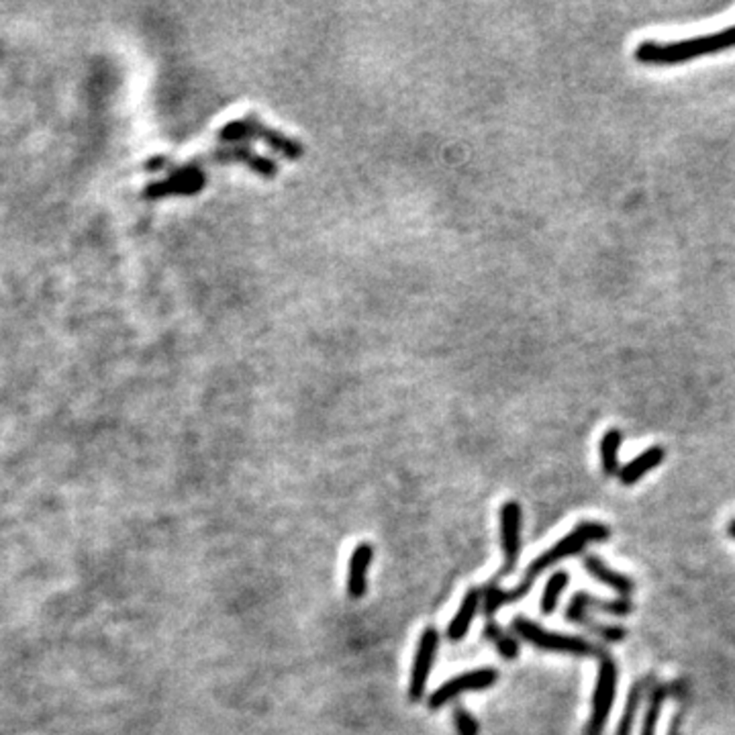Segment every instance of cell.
<instances>
[{
    "mask_svg": "<svg viewBox=\"0 0 735 735\" xmlns=\"http://www.w3.org/2000/svg\"><path fill=\"white\" fill-rule=\"evenodd\" d=\"M731 47H735V25L728 29L709 33V35L674 41V44L643 41V44L635 47L633 57L646 65H676L695 60V57L721 54Z\"/></svg>",
    "mask_w": 735,
    "mask_h": 735,
    "instance_id": "obj_1",
    "label": "cell"
},
{
    "mask_svg": "<svg viewBox=\"0 0 735 735\" xmlns=\"http://www.w3.org/2000/svg\"><path fill=\"white\" fill-rule=\"evenodd\" d=\"M611 535L609 527L605 523H599V521H582L581 525L576 527L574 531H570L568 535H564L556 546H551L550 550H546L541 553L540 558H535L530 568H527V574H525V581L513 589L511 592H505V605L507 602H515L519 599H523L527 592L531 591V584L535 581V576L541 574L543 570H548L550 566L558 564V561L566 560L570 556H574V553L582 551L589 543H599V541H605Z\"/></svg>",
    "mask_w": 735,
    "mask_h": 735,
    "instance_id": "obj_2",
    "label": "cell"
},
{
    "mask_svg": "<svg viewBox=\"0 0 735 735\" xmlns=\"http://www.w3.org/2000/svg\"><path fill=\"white\" fill-rule=\"evenodd\" d=\"M252 139H262V142H266L272 150L286 155L288 160H296L304 154V147L299 142H294V139L283 135L280 131L266 127L255 117H245V119L229 123V125L223 127L219 134L221 144L252 142Z\"/></svg>",
    "mask_w": 735,
    "mask_h": 735,
    "instance_id": "obj_3",
    "label": "cell"
},
{
    "mask_svg": "<svg viewBox=\"0 0 735 735\" xmlns=\"http://www.w3.org/2000/svg\"><path fill=\"white\" fill-rule=\"evenodd\" d=\"M513 631L527 643H531V646L546 650V651H561V654H572V656H601L602 654V651L599 648H594L591 641H586L582 638H574V635L546 631L543 627L530 621V619H525V617L513 619Z\"/></svg>",
    "mask_w": 735,
    "mask_h": 735,
    "instance_id": "obj_4",
    "label": "cell"
},
{
    "mask_svg": "<svg viewBox=\"0 0 735 735\" xmlns=\"http://www.w3.org/2000/svg\"><path fill=\"white\" fill-rule=\"evenodd\" d=\"M617 692V666L611 658L602 656L597 676V687L592 695V711L589 725H586V735H602L607 728L611 709L615 703Z\"/></svg>",
    "mask_w": 735,
    "mask_h": 735,
    "instance_id": "obj_5",
    "label": "cell"
},
{
    "mask_svg": "<svg viewBox=\"0 0 735 735\" xmlns=\"http://www.w3.org/2000/svg\"><path fill=\"white\" fill-rule=\"evenodd\" d=\"M497 679H499V672L494 670V668H478V670L460 674V676H456V679L442 684V687L437 689L432 697H429V707L440 709L443 705L452 703L456 697L464 695V692L489 689L494 682H497Z\"/></svg>",
    "mask_w": 735,
    "mask_h": 735,
    "instance_id": "obj_6",
    "label": "cell"
},
{
    "mask_svg": "<svg viewBox=\"0 0 735 735\" xmlns=\"http://www.w3.org/2000/svg\"><path fill=\"white\" fill-rule=\"evenodd\" d=\"M437 643H440V633H437L433 627H429L423 633H421L419 646L415 660H412V670H411V682H409V697L411 700H419L425 695V687L429 680V674H432Z\"/></svg>",
    "mask_w": 735,
    "mask_h": 735,
    "instance_id": "obj_7",
    "label": "cell"
},
{
    "mask_svg": "<svg viewBox=\"0 0 735 735\" xmlns=\"http://www.w3.org/2000/svg\"><path fill=\"white\" fill-rule=\"evenodd\" d=\"M206 184V176L201 168L196 166H186V168H180L176 170L174 174L168 176L166 180H162V183H154L144 190L145 198H164V196H172V194H180V196H190V194H198Z\"/></svg>",
    "mask_w": 735,
    "mask_h": 735,
    "instance_id": "obj_8",
    "label": "cell"
},
{
    "mask_svg": "<svg viewBox=\"0 0 735 735\" xmlns=\"http://www.w3.org/2000/svg\"><path fill=\"white\" fill-rule=\"evenodd\" d=\"M501 546L505 572H511L521 553V507L515 501L505 502L501 509Z\"/></svg>",
    "mask_w": 735,
    "mask_h": 735,
    "instance_id": "obj_9",
    "label": "cell"
},
{
    "mask_svg": "<svg viewBox=\"0 0 735 735\" xmlns=\"http://www.w3.org/2000/svg\"><path fill=\"white\" fill-rule=\"evenodd\" d=\"M211 158L214 162H223V164H229V162L245 164L247 168H252L253 172H258V174L266 176V178H274L278 174V166L274 162L268 158H262V155H255L247 145L221 147V150L214 152Z\"/></svg>",
    "mask_w": 735,
    "mask_h": 735,
    "instance_id": "obj_10",
    "label": "cell"
},
{
    "mask_svg": "<svg viewBox=\"0 0 735 735\" xmlns=\"http://www.w3.org/2000/svg\"><path fill=\"white\" fill-rule=\"evenodd\" d=\"M374 550L368 543H360L353 550L350 560V572H348V594L352 599H362L368 589V568Z\"/></svg>",
    "mask_w": 735,
    "mask_h": 735,
    "instance_id": "obj_11",
    "label": "cell"
},
{
    "mask_svg": "<svg viewBox=\"0 0 735 735\" xmlns=\"http://www.w3.org/2000/svg\"><path fill=\"white\" fill-rule=\"evenodd\" d=\"M664 458H666L664 450L658 448V445H654V448H650L643 453H640L638 458H633L630 464H625L623 468H619V474H617L619 481H621L627 486L640 482L641 478L650 472V470H654V468H658L660 464H662Z\"/></svg>",
    "mask_w": 735,
    "mask_h": 735,
    "instance_id": "obj_12",
    "label": "cell"
},
{
    "mask_svg": "<svg viewBox=\"0 0 735 735\" xmlns=\"http://www.w3.org/2000/svg\"><path fill=\"white\" fill-rule=\"evenodd\" d=\"M582 564L586 568V572H589L592 578H597L602 584L611 586V589L617 591L619 594H630L633 591V582L630 578L623 576L621 572H615L613 568H609L605 561L599 560L597 556H584Z\"/></svg>",
    "mask_w": 735,
    "mask_h": 735,
    "instance_id": "obj_13",
    "label": "cell"
},
{
    "mask_svg": "<svg viewBox=\"0 0 735 735\" xmlns=\"http://www.w3.org/2000/svg\"><path fill=\"white\" fill-rule=\"evenodd\" d=\"M478 605H481V592L478 591H468L464 601H462V605L458 609V613L453 615L452 623L448 627V638L452 641H460L464 640V635L470 630V623L474 621V615L478 611Z\"/></svg>",
    "mask_w": 735,
    "mask_h": 735,
    "instance_id": "obj_14",
    "label": "cell"
},
{
    "mask_svg": "<svg viewBox=\"0 0 735 735\" xmlns=\"http://www.w3.org/2000/svg\"><path fill=\"white\" fill-rule=\"evenodd\" d=\"M623 433L619 429H609V432L601 437V466L605 474H619V448H621Z\"/></svg>",
    "mask_w": 735,
    "mask_h": 735,
    "instance_id": "obj_15",
    "label": "cell"
},
{
    "mask_svg": "<svg viewBox=\"0 0 735 735\" xmlns=\"http://www.w3.org/2000/svg\"><path fill=\"white\" fill-rule=\"evenodd\" d=\"M578 597H581V602L586 613L589 611H601V613H609V615H615V617H623V615H630L631 613V601L627 599H617V601H599L591 597V594L586 592H578Z\"/></svg>",
    "mask_w": 735,
    "mask_h": 735,
    "instance_id": "obj_16",
    "label": "cell"
},
{
    "mask_svg": "<svg viewBox=\"0 0 735 735\" xmlns=\"http://www.w3.org/2000/svg\"><path fill=\"white\" fill-rule=\"evenodd\" d=\"M568 582H570V576L564 572V570H560V572H553L550 576L546 589H543V594H541V611H543V613L551 615L553 611H556L561 592L566 591Z\"/></svg>",
    "mask_w": 735,
    "mask_h": 735,
    "instance_id": "obj_17",
    "label": "cell"
},
{
    "mask_svg": "<svg viewBox=\"0 0 735 735\" xmlns=\"http://www.w3.org/2000/svg\"><path fill=\"white\" fill-rule=\"evenodd\" d=\"M643 690H646V682H638L633 687L630 699H627V705H625L621 721H619V725H617L615 735H631L633 723H635V720H638V711H640V703L643 699Z\"/></svg>",
    "mask_w": 735,
    "mask_h": 735,
    "instance_id": "obj_18",
    "label": "cell"
},
{
    "mask_svg": "<svg viewBox=\"0 0 735 735\" xmlns=\"http://www.w3.org/2000/svg\"><path fill=\"white\" fill-rule=\"evenodd\" d=\"M484 633H486V638H489L491 641H494V646H497V650L501 651L502 658H505V660H515L517 658V654H519L517 641L513 638H509V635L502 631L501 627L492 621V619H491V621H486Z\"/></svg>",
    "mask_w": 735,
    "mask_h": 735,
    "instance_id": "obj_19",
    "label": "cell"
},
{
    "mask_svg": "<svg viewBox=\"0 0 735 735\" xmlns=\"http://www.w3.org/2000/svg\"><path fill=\"white\" fill-rule=\"evenodd\" d=\"M664 695H666L664 689L651 690L650 703H648V711H646V717H643L641 735H656L660 711H662V703H664Z\"/></svg>",
    "mask_w": 735,
    "mask_h": 735,
    "instance_id": "obj_20",
    "label": "cell"
},
{
    "mask_svg": "<svg viewBox=\"0 0 735 735\" xmlns=\"http://www.w3.org/2000/svg\"><path fill=\"white\" fill-rule=\"evenodd\" d=\"M453 725H456L460 735H478V723L466 709L458 707L456 711H453Z\"/></svg>",
    "mask_w": 735,
    "mask_h": 735,
    "instance_id": "obj_21",
    "label": "cell"
},
{
    "mask_svg": "<svg viewBox=\"0 0 735 735\" xmlns=\"http://www.w3.org/2000/svg\"><path fill=\"white\" fill-rule=\"evenodd\" d=\"M501 605H505V591H501L499 586H489V591H486V601H484L486 615H492Z\"/></svg>",
    "mask_w": 735,
    "mask_h": 735,
    "instance_id": "obj_22",
    "label": "cell"
},
{
    "mask_svg": "<svg viewBox=\"0 0 735 735\" xmlns=\"http://www.w3.org/2000/svg\"><path fill=\"white\" fill-rule=\"evenodd\" d=\"M728 533H730L731 538L735 540V519H731V521H730V525H728Z\"/></svg>",
    "mask_w": 735,
    "mask_h": 735,
    "instance_id": "obj_23",
    "label": "cell"
}]
</instances>
